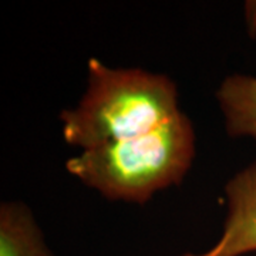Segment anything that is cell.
<instances>
[{
  "label": "cell",
  "mask_w": 256,
  "mask_h": 256,
  "mask_svg": "<svg viewBox=\"0 0 256 256\" xmlns=\"http://www.w3.org/2000/svg\"><path fill=\"white\" fill-rule=\"evenodd\" d=\"M246 24L248 30H249V34L256 42V2H248L246 6Z\"/></svg>",
  "instance_id": "8992f818"
},
{
  "label": "cell",
  "mask_w": 256,
  "mask_h": 256,
  "mask_svg": "<svg viewBox=\"0 0 256 256\" xmlns=\"http://www.w3.org/2000/svg\"><path fill=\"white\" fill-rule=\"evenodd\" d=\"M0 256H56L26 204L0 205Z\"/></svg>",
  "instance_id": "277c9868"
},
{
  "label": "cell",
  "mask_w": 256,
  "mask_h": 256,
  "mask_svg": "<svg viewBox=\"0 0 256 256\" xmlns=\"http://www.w3.org/2000/svg\"><path fill=\"white\" fill-rule=\"evenodd\" d=\"M195 130L181 112L138 137L82 150L66 162L68 174L108 201L146 204L180 185L195 158Z\"/></svg>",
  "instance_id": "7a4b0ae2"
},
{
  "label": "cell",
  "mask_w": 256,
  "mask_h": 256,
  "mask_svg": "<svg viewBox=\"0 0 256 256\" xmlns=\"http://www.w3.org/2000/svg\"><path fill=\"white\" fill-rule=\"evenodd\" d=\"M228 214L220 239L202 254L181 256H244L256 252V161L225 185Z\"/></svg>",
  "instance_id": "3957f363"
},
{
  "label": "cell",
  "mask_w": 256,
  "mask_h": 256,
  "mask_svg": "<svg viewBox=\"0 0 256 256\" xmlns=\"http://www.w3.org/2000/svg\"><path fill=\"white\" fill-rule=\"evenodd\" d=\"M182 111L175 82L142 68H112L87 62V88L72 108L60 112L64 141L90 150L130 140L164 126Z\"/></svg>",
  "instance_id": "6da1fadb"
},
{
  "label": "cell",
  "mask_w": 256,
  "mask_h": 256,
  "mask_svg": "<svg viewBox=\"0 0 256 256\" xmlns=\"http://www.w3.org/2000/svg\"><path fill=\"white\" fill-rule=\"evenodd\" d=\"M215 97L229 136L256 140V76L229 74Z\"/></svg>",
  "instance_id": "5b68a950"
}]
</instances>
